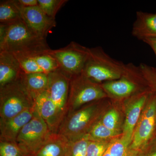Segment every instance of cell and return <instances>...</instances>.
<instances>
[{
	"mask_svg": "<svg viewBox=\"0 0 156 156\" xmlns=\"http://www.w3.org/2000/svg\"><path fill=\"white\" fill-rule=\"evenodd\" d=\"M50 49L46 39L32 32L23 20L10 25L0 23V51L36 53Z\"/></svg>",
	"mask_w": 156,
	"mask_h": 156,
	"instance_id": "cell-1",
	"label": "cell"
},
{
	"mask_svg": "<svg viewBox=\"0 0 156 156\" xmlns=\"http://www.w3.org/2000/svg\"><path fill=\"white\" fill-rule=\"evenodd\" d=\"M126 64L112 58L98 46L89 49V57L82 73L95 83L101 84L119 79Z\"/></svg>",
	"mask_w": 156,
	"mask_h": 156,
	"instance_id": "cell-2",
	"label": "cell"
},
{
	"mask_svg": "<svg viewBox=\"0 0 156 156\" xmlns=\"http://www.w3.org/2000/svg\"><path fill=\"white\" fill-rule=\"evenodd\" d=\"M99 100L90 102L68 114L60 124L57 133L64 136L69 141L86 135L99 121L101 113Z\"/></svg>",
	"mask_w": 156,
	"mask_h": 156,
	"instance_id": "cell-3",
	"label": "cell"
},
{
	"mask_svg": "<svg viewBox=\"0 0 156 156\" xmlns=\"http://www.w3.org/2000/svg\"><path fill=\"white\" fill-rule=\"evenodd\" d=\"M34 106V99L20 78L0 87V120L9 119Z\"/></svg>",
	"mask_w": 156,
	"mask_h": 156,
	"instance_id": "cell-4",
	"label": "cell"
},
{
	"mask_svg": "<svg viewBox=\"0 0 156 156\" xmlns=\"http://www.w3.org/2000/svg\"><path fill=\"white\" fill-rule=\"evenodd\" d=\"M106 97L107 95L101 84L92 81L82 73L72 77L70 81L67 114L87 104Z\"/></svg>",
	"mask_w": 156,
	"mask_h": 156,
	"instance_id": "cell-5",
	"label": "cell"
},
{
	"mask_svg": "<svg viewBox=\"0 0 156 156\" xmlns=\"http://www.w3.org/2000/svg\"><path fill=\"white\" fill-rule=\"evenodd\" d=\"M89 49L76 42L63 48L47 51L56 59L61 70L70 78L83 73L89 57Z\"/></svg>",
	"mask_w": 156,
	"mask_h": 156,
	"instance_id": "cell-6",
	"label": "cell"
},
{
	"mask_svg": "<svg viewBox=\"0 0 156 156\" xmlns=\"http://www.w3.org/2000/svg\"><path fill=\"white\" fill-rule=\"evenodd\" d=\"M52 132L36 110L33 118L22 128L16 143L24 156L34 155Z\"/></svg>",
	"mask_w": 156,
	"mask_h": 156,
	"instance_id": "cell-7",
	"label": "cell"
},
{
	"mask_svg": "<svg viewBox=\"0 0 156 156\" xmlns=\"http://www.w3.org/2000/svg\"><path fill=\"white\" fill-rule=\"evenodd\" d=\"M156 137V92L154 91L142 112L129 147L137 153Z\"/></svg>",
	"mask_w": 156,
	"mask_h": 156,
	"instance_id": "cell-8",
	"label": "cell"
},
{
	"mask_svg": "<svg viewBox=\"0 0 156 156\" xmlns=\"http://www.w3.org/2000/svg\"><path fill=\"white\" fill-rule=\"evenodd\" d=\"M139 66L132 63L126 64L121 77L118 80L101 84L107 95L118 98H124L135 94L140 90L138 80L144 79Z\"/></svg>",
	"mask_w": 156,
	"mask_h": 156,
	"instance_id": "cell-9",
	"label": "cell"
},
{
	"mask_svg": "<svg viewBox=\"0 0 156 156\" xmlns=\"http://www.w3.org/2000/svg\"><path fill=\"white\" fill-rule=\"evenodd\" d=\"M48 91L56 105L60 124L68 113L70 78L60 69L49 73Z\"/></svg>",
	"mask_w": 156,
	"mask_h": 156,
	"instance_id": "cell-10",
	"label": "cell"
},
{
	"mask_svg": "<svg viewBox=\"0 0 156 156\" xmlns=\"http://www.w3.org/2000/svg\"><path fill=\"white\" fill-rule=\"evenodd\" d=\"M154 90L149 89L138 93L133 98L126 114V120L121 139L130 147L134 130L141 116V112L147 103Z\"/></svg>",
	"mask_w": 156,
	"mask_h": 156,
	"instance_id": "cell-11",
	"label": "cell"
},
{
	"mask_svg": "<svg viewBox=\"0 0 156 156\" xmlns=\"http://www.w3.org/2000/svg\"><path fill=\"white\" fill-rule=\"evenodd\" d=\"M19 5L23 20L27 27L38 36L46 39L49 32L56 27L55 19L48 16L38 5L23 7Z\"/></svg>",
	"mask_w": 156,
	"mask_h": 156,
	"instance_id": "cell-12",
	"label": "cell"
},
{
	"mask_svg": "<svg viewBox=\"0 0 156 156\" xmlns=\"http://www.w3.org/2000/svg\"><path fill=\"white\" fill-rule=\"evenodd\" d=\"M35 112L34 106L9 119L0 120V141L16 142L20 132L32 119Z\"/></svg>",
	"mask_w": 156,
	"mask_h": 156,
	"instance_id": "cell-13",
	"label": "cell"
},
{
	"mask_svg": "<svg viewBox=\"0 0 156 156\" xmlns=\"http://www.w3.org/2000/svg\"><path fill=\"white\" fill-rule=\"evenodd\" d=\"M37 112L46 122L52 133H57L60 122L56 105L51 100L48 90L34 99Z\"/></svg>",
	"mask_w": 156,
	"mask_h": 156,
	"instance_id": "cell-14",
	"label": "cell"
},
{
	"mask_svg": "<svg viewBox=\"0 0 156 156\" xmlns=\"http://www.w3.org/2000/svg\"><path fill=\"white\" fill-rule=\"evenodd\" d=\"M23 73L13 53L0 51V87L19 80Z\"/></svg>",
	"mask_w": 156,
	"mask_h": 156,
	"instance_id": "cell-15",
	"label": "cell"
},
{
	"mask_svg": "<svg viewBox=\"0 0 156 156\" xmlns=\"http://www.w3.org/2000/svg\"><path fill=\"white\" fill-rule=\"evenodd\" d=\"M131 34L134 37L142 41L156 38V13L137 11Z\"/></svg>",
	"mask_w": 156,
	"mask_h": 156,
	"instance_id": "cell-16",
	"label": "cell"
},
{
	"mask_svg": "<svg viewBox=\"0 0 156 156\" xmlns=\"http://www.w3.org/2000/svg\"><path fill=\"white\" fill-rule=\"evenodd\" d=\"M68 142L64 136L52 133L42 147L32 156H65Z\"/></svg>",
	"mask_w": 156,
	"mask_h": 156,
	"instance_id": "cell-17",
	"label": "cell"
},
{
	"mask_svg": "<svg viewBox=\"0 0 156 156\" xmlns=\"http://www.w3.org/2000/svg\"><path fill=\"white\" fill-rule=\"evenodd\" d=\"M20 80L34 100L38 95L48 90V74L23 73L20 77Z\"/></svg>",
	"mask_w": 156,
	"mask_h": 156,
	"instance_id": "cell-18",
	"label": "cell"
},
{
	"mask_svg": "<svg viewBox=\"0 0 156 156\" xmlns=\"http://www.w3.org/2000/svg\"><path fill=\"white\" fill-rule=\"evenodd\" d=\"M23 20L17 0H4L0 2V23L10 25Z\"/></svg>",
	"mask_w": 156,
	"mask_h": 156,
	"instance_id": "cell-19",
	"label": "cell"
},
{
	"mask_svg": "<svg viewBox=\"0 0 156 156\" xmlns=\"http://www.w3.org/2000/svg\"><path fill=\"white\" fill-rule=\"evenodd\" d=\"M120 133L107 128L99 120L94 124L87 134L90 140L108 141L115 138Z\"/></svg>",
	"mask_w": 156,
	"mask_h": 156,
	"instance_id": "cell-20",
	"label": "cell"
},
{
	"mask_svg": "<svg viewBox=\"0 0 156 156\" xmlns=\"http://www.w3.org/2000/svg\"><path fill=\"white\" fill-rule=\"evenodd\" d=\"M19 62L23 72L25 73H44L37 64L34 53H13Z\"/></svg>",
	"mask_w": 156,
	"mask_h": 156,
	"instance_id": "cell-21",
	"label": "cell"
},
{
	"mask_svg": "<svg viewBox=\"0 0 156 156\" xmlns=\"http://www.w3.org/2000/svg\"><path fill=\"white\" fill-rule=\"evenodd\" d=\"M47 51L34 53L33 55L40 68L44 73L48 74L59 69V67L56 59L48 53Z\"/></svg>",
	"mask_w": 156,
	"mask_h": 156,
	"instance_id": "cell-22",
	"label": "cell"
},
{
	"mask_svg": "<svg viewBox=\"0 0 156 156\" xmlns=\"http://www.w3.org/2000/svg\"><path fill=\"white\" fill-rule=\"evenodd\" d=\"M90 140L87 134L73 141H69L65 156H87V148Z\"/></svg>",
	"mask_w": 156,
	"mask_h": 156,
	"instance_id": "cell-23",
	"label": "cell"
},
{
	"mask_svg": "<svg viewBox=\"0 0 156 156\" xmlns=\"http://www.w3.org/2000/svg\"><path fill=\"white\" fill-rule=\"evenodd\" d=\"M108 151L110 156H136L137 153L130 149L121 138H115L110 142Z\"/></svg>",
	"mask_w": 156,
	"mask_h": 156,
	"instance_id": "cell-24",
	"label": "cell"
},
{
	"mask_svg": "<svg viewBox=\"0 0 156 156\" xmlns=\"http://www.w3.org/2000/svg\"><path fill=\"white\" fill-rule=\"evenodd\" d=\"M38 6L48 16L55 19L56 14L67 0H38Z\"/></svg>",
	"mask_w": 156,
	"mask_h": 156,
	"instance_id": "cell-25",
	"label": "cell"
},
{
	"mask_svg": "<svg viewBox=\"0 0 156 156\" xmlns=\"http://www.w3.org/2000/svg\"><path fill=\"white\" fill-rule=\"evenodd\" d=\"M100 121L107 128L120 133L119 115L116 110L113 109L109 111Z\"/></svg>",
	"mask_w": 156,
	"mask_h": 156,
	"instance_id": "cell-26",
	"label": "cell"
},
{
	"mask_svg": "<svg viewBox=\"0 0 156 156\" xmlns=\"http://www.w3.org/2000/svg\"><path fill=\"white\" fill-rule=\"evenodd\" d=\"M110 142L90 140L87 146V156H103L108 149Z\"/></svg>",
	"mask_w": 156,
	"mask_h": 156,
	"instance_id": "cell-27",
	"label": "cell"
},
{
	"mask_svg": "<svg viewBox=\"0 0 156 156\" xmlns=\"http://www.w3.org/2000/svg\"><path fill=\"white\" fill-rule=\"evenodd\" d=\"M1 156H25L17 143L0 141Z\"/></svg>",
	"mask_w": 156,
	"mask_h": 156,
	"instance_id": "cell-28",
	"label": "cell"
},
{
	"mask_svg": "<svg viewBox=\"0 0 156 156\" xmlns=\"http://www.w3.org/2000/svg\"><path fill=\"white\" fill-rule=\"evenodd\" d=\"M143 74L150 87L156 92V70L155 68L145 63H140L139 66Z\"/></svg>",
	"mask_w": 156,
	"mask_h": 156,
	"instance_id": "cell-29",
	"label": "cell"
},
{
	"mask_svg": "<svg viewBox=\"0 0 156 156\" xmlns=\"http://www.w3.org/2000/svg\"><path fill=\"white\" fill-rule=\"evenodd\" d=\"M136 156H156V137L139 151Z\"/></svg>",
	"mask_w": 156,
	"mask_h": 156,
	"instance_id": "cell-30",
	"label": "cell"
},
{
	"mask_svg": "<svg viewBox=\"0 0 156 156\" xmlns=\"http://www.w3.org/2000/svg\"><path fill=\"white\" fill-rule=\"evenodd\" d=\"M17 2L23 7H32L38 5V0H17Z\"/></svg>",
	"mask_w": 156,
	"mask_h": 156,
	"instance_id": "cell-31",
	"label": "cell"
},
{
	"mask_svg": "<svg viewBox=\"0 0 156 156\" xmlns=\"http://www.w3.org/2000/svg\"><path fill=\"white\" fill-rule=\"evenodd\" d=\"M143 41L147 44L152 49L156 57V38L144 39ZM155 69L156 70V67Z\"/></svg>",
	"mask_w": 156,
	"mask_h": 156,
	"instance_id": "cell-32",
	"label": "cell"
},
{
	"mask_svg": "<svg viewBox=\"0 0 156 156\" xmlns=\"http://www.w3.org/2000/svg\"><path fill=\"white\" fill-rule=\"evenodd\" d=\"M103 156H110V155L109 153L108 149L107 151H106V152L105 153Z\"/></svg>",
	"mask_w": 156,
	"mask_h": 156,
	"instance_id": "cell-33",
	"label": "cell"
},
{
	"mask_svg": "<svg viewBox=\"0 0 156 156\" xmlns=\"http://www.w3.org/2000/svg\"></svg>",
	"mask_w": 156,
	"mask_h": 156,
	"instance_id": "cell-34",
	"label": "cell"
}]
</instances>
